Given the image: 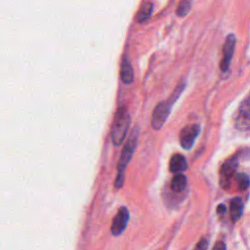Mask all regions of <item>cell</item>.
Returning <instances> with one entry per match:
<instances>
[{"instance_id":"cell-1","label":"cell","mask_w":250,"mask_h":250,"mask_svg":"<svg viewBox=\"0 0 250 250\" xmlns=\"http://www.w3.org/2000/svg\"><path fill=\"white\" fill-rule=\"evenodd\" d=\"M185 86H186L185 82L179 83V85L177 86V88L175 89V91L171 95V97L167 101H163L155 106V108L152 112V117H151V125L154 130H159L164 125L167 117L169 116V113H170L173 104L178 99V97L181 95Z\"/></svg>"},{"instance_id":"cell-2","label":"cell","mask_w":250,"mask_h":250,"mask_svg":"<svg viewBox=\"0 0 250 250\" xmlns=\"http://www.w3.org/2000/svg\"><path fill=\"white\" fill-rule=\"evenodd\" d=\"M137 137H138V131L137 129H135L129 139L127 140L124 148L122 150V153L120 155L119 158V162L117 164V175H116V179H115V187L117 188H121L123 186L124 180H125V171H126V167L128 166L130 160L133 157L136 146H137Z\"/></svg>"},{"instance_id":"cell-3","label":"cell","mask_w":250,"mask_h":250,"mask_svg":"<svg viewBox=\"0 0 250 250\" xmlns=\"http://www.w3.org/2000/svg\"><path fill=\"white\" fill-rule=\"evenodd\" d=\"M129 125H130L129 112L125 106H120L115 113L112 126H111V131H110V137L114 146H118L122 145V143L125 140Z\"/></svg>"},{"instance_id":"cell-4","label":"cell","mask_w":250,"mask_h":250,"mask_svg":"<svg viewBox=\"0 0 250 250\" xmlns=\"http://www.w3.org/2000/svg\"><path fill=\"white\" fill-rule=\"evenodd\" d=\"M235 43H236V38L234 34L230 33L226 37V40L222 49L223 57L220 62V68L223 72H227L229 68L232 55L235 48Z\"/></svg>"},{"instance_id":"cell-5","label":"cell","mask_w":250,"mask_h":250,"mask_svg":"<svg viewBox=\"0 0 250 250\" xmlns=\"http://www.w3.org/2000/svg\"><path fill=\"white\" fill-rule=\"evenodd\" d=\"M200 128L197 124H188L186 125L179 135V140L182 147L184 149H189L194 144L196 137L198 136Z\"/></svg>"},{"instance_id":"cell-6","label":"cell","mask_w":250,"mask_h":250,"mask_svg":"<svg viewBox=\"0 0 250 250\" xmlns=\"http://www.w3.org/2000/svg\"><path fill=\"white\" fill-rule=\"evenodd\" d=\"M128 221H129V211L126 207H121L112 220V224L110 227L111 233L114 236L120 235L125 230Z\"/></svg>"},{"instance_id":"cell-7","label":"cell","mask_w":250,"mask_h":250,"mask_svg":"<svg viewBox=\"0 0 250 250\" xmlns=\"http://www.w3.org/2000/svg\"><path fill=\"white\" fill-rule=\"evenodd\" d=\"M237 167V159L230 158L228 159L221 168V185L223 188H228L230 182L231 177L234 175V172Z\"/></svg>"},{"instance_id":"cell-8","label":"cell","mask_w":250,"mask_h":250,"mask_svg":"<svg viewBox=\"0 0 250 250\" xmlns=\"http://www.w3.org/2000/svg\"><path fill=\"white\" fill-rule=\"evenodd\" d=\"M249 100L245 99V101L241 104L239 110H238V114L236 117V127L239 130H243V131H247L249 129Z\"/></svg>"},{"instance_id":"cell-9","label":"cell","mask_w":250,"mask_h":250,"mask_svg":"<svg viewBox=\"0 0 250 250\" xmlns=\"http://www.w3.org/2000/svg\"><path fill=\"white\" fill-rule=\"evenodd\" d=\"M188 168V162L184 155L180 153L174 154L169 162V169L172 173H182Z\"/></svg>"},{"instance_id":"cell-10","label":"cell","mask_w":250,"mask_h":250,"mask_svg":"<svg viewBox=\"0 0 250 250\" xmlns=\"http://www.w3.org/2000/svg\"><path fill=\"white\" fill-rule=\"evenodd\" d=\"M120 78L123 83L131 84L134 81V71L128 59L124 57L120 67Z\"/></svg>"},{"instance_id":"cell-11","label":"cell","mask_w":250,"mask_h":250,"mask_svg":"<svg viewBox=\"0 0 250 250\" xmlns=\"http://www.w3.org/2000/svg\"><path fill=\"white\" fill-rule=\"evenodd\" d=\"M243 213V201L240 197H234L231 199L229 204L230 219L233 223L237 222Z\"/></svg>"},{"instance_id":"cell-12","label":"cell","mask_w":250,"mask_h":250,"mask_svg":"<svg viewBox=\"0 0 250 250\" xmlns=\"http://www.w3.org/2000/svg\"><path fill=\"white\" fill-rule=\"evenodd\" d=\"M187 187V178L182 173H177L171 180V188L174 191H182Z\"/></svg>"},{"instance_id":"cell-13","label":"cell","mask_w":250,"mask_h":250,"mask_svg":"<svg viewBox=\"0 0 250 250\" xmlns=\"http://www.w3.org/2000/svg\"><path fill=\"white\" fill-rule=\"evenodd\" d=\"M152 12V4L147 2L142 5V7L140 8L138 14H137V21L139 22H145L146 21H147L151 15Z\"/></svg>"},{"instance_id":"cell-14","label":"cell","mask_w":250,"mask_h":250,"mask_svg":"<svg viewBox=\"0 0 250 250\" xmlns=\"http://www.w3.org/2000/svg\"><path fill=\"white\" fill-rule=\"evenodd\" d=\"M191 4H192V0H182L180 2V4L178 5L176 14L179 17H185L187 16L191 8Z\"/></svg>"},{"instance_id":"cell-15","label":"cell","mask_w":250,"mask_h":250,"mask_svg":"<svg viewBox=\"0 0 250 250\" xmlns=\"http://www.w3.org/2000/svg\"><path fill=\"white\" fill-rule=\"evenodd\" d=\"M236 182L240 190H245L249 187V177L245 173H239L236 177Z\"/></svg>"},{"instance_id":"cell-16","label":"cell","mask_w":250,"mask_h":250,"mask_svg":"<svg viewBox=\"0 0 250 250\" xmlns=\"http://www.w3.org/2000/svg\"><path fill=\"white\" fill-rule=\"evenodd\" d=\"M207 248H208V240L202 237L196 244L194 250H207Z\"/></svg>"},{"instance_id":"cell-17","label":"cell","mask_w":250,"mask_h":250,"mask_svg":"<svg viewBox=\"0 0 250 250\" xmlns=\"http://www.w3.org/2000/svg\"><path fill=\"white\" fill-rule=\"evenodd\" d=\"M212 250H227L226 249V244L223 241H218V242L215 243Z\"/></svg>"},{"instance_id":"cell-18","label":"cell","mask_w":250,"mask_h":250,"mask_svg":"<svg viewBox=\"0 0 250 250\" xmlns=\"http://www.w3.org/2000/svg\"><path fill=\"white\" fill-rule=\"evenodd\" d=\"M225 212H226V207H225V205H224V204L219 205L218 208H217V213H218L219 215H223Z\"/></svg>"}]
</instances>
